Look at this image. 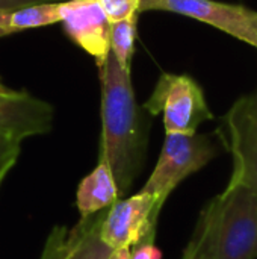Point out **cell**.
<instances>
[{
	"label": "cell",
	"mask_w": 257,
	"mask_h": 259,
	"mask_svg": "<svg viewBox=\"0 0 257 259\" xmlns=\"http://www.w3.org/2000/svg\"><path fill=\"white\" fill-rule=\"evenodd\" d=\"M108 259H130V249H115Z\"/></svg>",
	"instance_id": "obj_18"
},
{
	"label": "cell",
	"mask_w": 257,
	"mask_h": 259,
	"mask_svg": "<svg viewBox=\"0 0 257 259\" xmlns=\"http://www.w3.org/2000/svg\"><path fill=\"white\" fill-rule=\"evenodd\" d=\"M130 259H162V253L155 246V238H144L130 250Z\"/></svg>",
	"instance_id": "obj_16"
},
{
	"label": "cell",
	"mask_w": 257,
	"mask_h": 259,
	"mask_svg": "<svg viewBox=\"0 0 257 259\" xmlns=\"http://www.w3.org/2000/svg\"><path fill=\"white\" fill-rule=\"evenodd\" d=\"M62 23L68 36L94 56L97 67L100 68L111 52V23L98 2H67Z\"/></svg>",
	"instance_id": "obj_10"
},
{
	"label": "cell",
	"mask_w": 257,
	"mask_h": 259,
	"mask_svg": "<svg viewBox=\"0 0 257 259\" xmlns=\"http://www.w3.org/2000/svg\"><path fill=\"white\" fill-rule=\"evenodd\" d=\"M167 11L214 26L257 47V11L217 0H139L138 12Z\"/></svg>",
	"instance_id": "obj_6"
},
{
	"label": "cell",
	"mask_w": 257,
	"mask_h": 259,
	"mask_svg": "<svg viewBox=\"0 0 257 259\" xmlns=\"http://www.w3.org/2000/svg\"><path fill=\"white\" fill-rule=\"evenodd\" d=\"M106 212L80 219L73 228L56 226L48 234L39 259H108L111 249L100 237Z\"/></svg>",
	"instance_id": "obj_8"
},
{
	"label": "cell",
	"mask_w": 257,
	"mask_h": 259,
	"mask_svg": "<svg viewBox=\"0 0 257 259\" xmlns=\"http://www.w3.org/2000/svg\"><path fill=\"white\" fill-rule=\"evenodd\" d=\"M65 3L67 2L35 3V5H29L21 9L12 11L8 30L11 33H14V32L23 30V29L41 27V26L59 23L64 18Z\"/></svg>",
	"instance_id": "obj_12"
},
{
	"label": "cell",
	"mask_w": 257,
	"mask_h": 259,
	"mask_svg": "<svg viewBox=\"0 0 257 259\" xmlns=\"http://www.w3.org/2000/svg\"><path fill=\"white\" fill-rule=\"evenodd\" d=\"M15 93H17V91L8 88V87L2 82V79H0V94H3V96H12V94H15Z\"/></svg>",
	"instance_id": "obj_20"
},
{
	"label": "cell",
	"mask_w": 257,
	"mask_h": 259,
	"mask_svg": "<svg viewBox=\"0 0 257 259\" xmlns=\"http://www.w3.org/2000/svg\"><path fill=\"white\" fill-rule=\"evenodd\" d=\"M159 214L155 199L139 191L129 199L117 200L109 208L100 237L111 250L130 249L144 238H155Z\"/></svg>",
	"instance_id": "obj_7"
},
{
	"label": "cell",
	"mask_w": 257,
	"mask_h": 259,
	"mask_svg": "<svg viewBox=\"0 0 257 259\" xmlns=\"http://www.w3.org/2000/svg\"><path fill=\"white\" fill-rule=\"evenodd\" d=\"M135 38H136V15L111 23V38H109V46L111 52L115 56L118 65L130 71L132 65V56L135 50Z\"/></svg>",
	"instance_id": "obj_13"
},
{
	"label": "cell",
	"mask_w": 257,
	"mask_h": 259,
	"mask_svg": "<svg viewBox=\"0 0 257 259\" xmlns=\"http://www.w3.org/2000/svg\"><path fill=\"white\" fill-rule=\"evenodd\" d=\"M83 2H97V0H83Z\"/></svg>",
	"instance_id": "obj_22"
},
{
	"label": "cell",
	"mask_w": 257,
	"mask_h": 259,
	"mask_svg": "<svg viewBox=\"0 0 257 259\" xmlns=\"http://www.w3.org/2000/svg\"><path fill=\"white\" fill-rule=\"evenodd\" d=\"M109 23L127 20L138 12L139 0H97Z\"/></svg>",
	"instance_id": "obj_14"
},
{
	"label": "cell",
	"mask_w": 257,
	"mask_h": 259,
	"mask_svg": "<svg viewBox=\"0 0 257 259\" xmlns=\"http://www.w3.org/2000/svg\"><path fill=\"white\" fill-rule=\"evenodd\" d=\"M217 134L233 156L230 182L247 188L257 200V90L233 103Z\"/></svg>",
	"instance_id": "obj_5"
},
{
	"label": "cell",
	"mask_w": 257,
	"mask_h": 259,
	"mask_svg": "<svg viewBox=\"0 0 257 259\" xmlns=\"http://www.w3.org/2000/svg\"><path fill=\"white\" fill-rule=\"evenodd\" d=\"M118 188L109 165L98 159L97 167L82 179L76 194V206L80 219H88L118 200Z\"/></svg>",
	"instance_id": "obj_11"
},
{
	"label": "cell",
	"mask_w": 257,
	"mask_h": 259,
	"mask_svg": "<svg viewBox=\"0 0 257 259\" xmlns=\"http://www.w3.org/2000/svg\"><path fill=\"white\" fill-rule=\"evenodd\" d=\"M144 108L151 114H164L167 134H197L201 123L212 120L201 87L188 74L162 73Z\"/></svg>",
	"instance_id": "obj_4"
},
{
	"label": "cell",
	"mask_w": 257,
	"mask_h": 259,
	"mask_svg": "<svg viewBox=\"0 0 257 259\" xmlns=\"http://www.w3.org/2000/svg\"><path fill=\"white\" fill-rule=\"evenodd\" d=\"M98 70L101 82V140L98 159L109 165L118 196H123L139 173L145 138L142 137L130 71L118 65L112 52H109Z\"/></svg>",
	"instance_id": "obj_1"
},
{
	"label": "cell",
	"mask_w": 257,
	"mask_h": 259,
	"mask_svg": "<svg viewBox=\"0 0 257 259\" xmlns=\"http://www.w3.org/2000/svg\"><path fill=\"white\" fill-rule=\"evenodd\" d=\"M182 259H257L256 197L229 182L200 211Z\"/></svg>",
	"instance_id": "obj_2"
},
{
	"label": "cell",
	"mask_w": 257,
	"mask_h": 259,
	"mask_svg": "<svg viewBox=\"0 0 257 259\" xmlns=\"http://www.w3.org/2000/svg\"><path fill=\"white\" fill-rule=\"evenodd\" d=\"M35 3H38V0H0V11H17Z\"/></svg>",
	"instance_id": "obj_17"
},
{
	"label": "cell",
	"mask_w": 257,
	"mask_h": 259,
	"mask_svg": "<svg viewBox=\"0 0 257 259\" xmlns=\"http://www.w3.org/2000/svg\"><path fill=\"white\" fill-rule=\"evenodd\" d=\"M53 108L29 93L0 94V140L21 143L24 138L52 131Z\"/></svg>",
	"instance_id": "obj_9"
},
{
	"label": "cell",
	"mask_w": 257,
	"mask_h": 259,
	"mask_svg": "<svg viewBox=\"0 0 257 259\" xmlns=\"http://www.w3.org/2000/svg\"><path fill=\"white\" fill-rule=\"evenodd\" d=\"M220 135L167 134L156 167L141 191L150 194L161 212L168 196L188 176L197 173L223 152Z\"/></svg>",
	"instance_id": "obj_3"
},
{
	"label": "cell",
	"mask_w": 257,
	"mask_h": 259,
	"mask_svg": "<svg viewBox=\"0 0 257 259\" xmlns=\"http://www.w3.org/2000/svg\"><path fill=\"white\" fill-rule=\"evenodd\" d=\"M21 152V143L0 140V185L9 170L15 165Z\"/></svg>",
	"instance_id": "obj_15"
},
{
	"label": "cell",
	"mask_w": 257,
	"mask_h": 259,
	"mask_svg": "<svg viewBox=\"0 0 257 259\" xmlns=\"http://www.w3.org/2000/svg\"><path fill=\"white\" fill-rule=\"evenodd\" d=\"M6 35H11V32L8 30V27H0V38L2 36H6Z\"/></svg>",
	"instance_id": "obj_21"
},
{
	"label": "cell",
	"mask_w": 257,
	"mask_h": 259,
	"mask_svg": "<svg viewBox=\"0 0 257 259\" xmlns=\"http://www.w3.org/2000/svg\"><path fill=\"white\" fill-rule=\"evenodd\" d=\"M12 11H0V27H8Z\"/></svg>",
	"instance_id": "obj_19"
}]
</instances>
